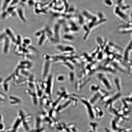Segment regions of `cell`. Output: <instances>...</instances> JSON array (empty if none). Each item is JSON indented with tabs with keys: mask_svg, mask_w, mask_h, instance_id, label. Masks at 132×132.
I'll return each mask as SVG.
<instances>
[{
	"mask_svg": "<svg viewBox=\"0 0 132 132\" xmlns=\"http://www.w3.org/2000/svg\"><path fill=\"white\" fill-rule=\"evenodd\" d=\"M97 79L101 85L107 91H111L113 89L112 83L110 79L105 74L99 73L96 75Z\"/></svg>",
	"mask_w": 132,
	"mask_h": 132,
	"instance_id": "1",
	"label": "cell"
},
{
	"mask_svg": "<svg viewBox=\"0 0 132 132\" xmlns=\"http://www.w3.org/2000/svg\"><path fill=\"white\" fill-rule=\"evenodd\" d=\"M81 101L84 105L90 118L94 119L95 117V114L94 106L89 102L88 99L82 97L80 99Z\"/></svg>",
	"mask_w": 132,
	"mask_h": 132,
	"instance_id": "2",
	"label": "cell"
},
{
	"mask_svg": "<svg viewBox=\"0 0 132 132\" xmlns=\"http://www.w3.org/2000/svg\"><path fill=\"white\" fill-rule=\"evenodd\" d=\"M112 80V84L116 90L118 92H120L121 90V86L120 78L116 76L113 78Z\"/></svg>",
	"mask_w": 132,
	"mask_h": 132,
	"instance_id": "3",
	"label": "cell"
},
{
	"mask_svg": "<svg viewBox=\"0 0 132 132\" xmlns=\"http://www.w3.org/2000/svg\"><path fill=\"white\" fill-rule=\"evenodd\" d=\"M100 87L96 84H92L89 87V90L91 92H95L100 89Z\"/></svg>",
	"mask_w": 132,
	"mask_h": 132,
	"instance_id": "4",
	"label": "cell"
},
{
	"mask_svg": "<svg viewBox=\"0 0 132 132\" xmlns=\"http://www.w3.org/2000/svg\"><path fill=\"white\" fill-rule=\"evenodd\" d=\"M9 43V40L8 37H5L4 45V51L5 53H6L8 51Z\"/></svg>",
	"mask_w": 132,
	"mask_h": 132,
	"instance_id": "5",
	"label": "cell"
},
{
	"mask_svg": "<svg viewBox=\"0 0 132 132\" xmlns=\"http://www.w3.org/2000/svg\"><path fill=\"white\" fill-rule=\"evenodd\" d=\"M6 32L7 33L9 36L11 40L13 42H16V40L14 37L10 30L8 29H7L6 30Z\"/></svg>",
	"mask_w": 132,
	"mask_h": 132,
	"instance_id": "6",
	"label": "cell"
},
{
	"mask_svg": "<svg viewBox=\"0 0 132 132\" xmlns=\"http://www.w3.org/2000/svg\"><path fill=\"white\" fill-rule=\"evenodd\" d=\"M105 4L107 5H111L113 4V2L111 0H104V1Z\"/></svg>",
	"mask_w": 132,
	"mask_h": 132,
	"instance_id": "7",
	"label": "cell"
},
{
	"mask_svg": "<svg viewBox=\"0 0 132 132\" xmlns=\"http://www.w3.org/2000/svg\"><path fill=\"white\" fill-rule=\"evenodd\" d=\"M21 42V38L20 36L18 35L17 36V43L18 44H20Z\"/></svg>",
	"mask_w": 132,
	"mask_h": 132,
	"instance_id": "8",
	"label": "cell"
},
{
	"mask_svg": "<svg viewBox=\"0 0 132 132\" xmlns=\"http://www.w3.org/2000/svg\"><path fill=\"white\" fill-rule=\"evenodd\" d=\"M25 44H28L30 42V40L28 39H25L23 40Z\"/></svg>",
	"mask_w": 132,
	"mask_h": 132,
	"instance_id": "9",
	"label": "cell"
},
{
	"mask_svg": "<svg viewBox=\"0 0 132 132\" xmlns=\"http://www.w3.org/2000/svg\"><path fill=\"white\" fill-rule=\"evenodd\" d=\"M30 62H29V61H22L21 62V64L23 65V64H29L30 63Z\"/></svg>",
	"mask_w": 132,
	"mask_h": 132,
	"instance_id": "10",
	"label": "cell"
},
{
	"mask_svg": "<svg viewBox=\"0 0 132 132\" xmlns=\"http://www.w3.org/2000/svg\"><path fill=\"white\" fill-rule=\"evenodd\" d=\"M5 34L4 33H3L0 35V41L5 37Z\"/></svg>",
	"mask_w": 132,
	"mask_h": 132,
	"instance_id": "11",
	"label": "cell"
},
{
	"mask_svg": "<svg viewBox=\"0 0 132 132\" xmlns=\"http://www.w3.org/2000/svg\"><path fill=\"white\" fill-rule=\"evenodd\" d=\"M22 50L24 52H28L27 50L25 49H23Z\"/></svg>",
	"mask_w": 132,
	"mask_h": 132,
	"instance_id": "12",
	"label": "cell"
}]
</instances>
